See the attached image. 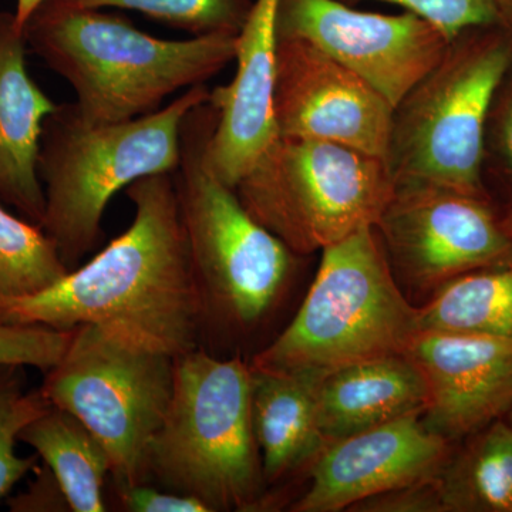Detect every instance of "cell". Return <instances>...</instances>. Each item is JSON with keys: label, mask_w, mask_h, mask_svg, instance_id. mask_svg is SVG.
Returning a JSON list of instances; mask_svg holds the SVG:
<instances>
[{"label": "cell", "mask_w": 512, "mask_h": 512, "mask_svg": "<svg viewBox=\"0 0 512 512\" xmlns=\"http://www.w3.org/2000/svg\"><path fill=\"white\" fill-rule=\"evenodd\" d=\"M124 510L131 512H210L201 501L147 483L116 488Z\"/></svg>", "instance_id": "28"}, {"label": "cell", "mask_w": 512, "mask_h": 512, "mask_svg": "<svg viewBox=\"0 0 512 512\" xmlns=\"http://www.w3.org/2000/svg\"><path fill=\"white\" fill-rule=\"evenodd\" d=\"M376 231L390 265L421 291L512 262V239L487 200L443 188L396 187Z\"/></svg>", "instance_id": "10"}, {"label": "cell", "mask_w": 512, "mask_h": 512, "mask_svg": "<svg viewBox=\"0 0 512 512\" xmlns=\"http://www.w3.org/2000/svg\"><path fill=\"white\" fill-rule=\"evenodd\" d=\"M417 316L376 228H363L323 249L295 318L249 363L318 384L345 367L406 355L419 333Z\"/></svg>", "instance_id": "5"}, {"label": "cell", "mask_w": 512, "mask_h": 512, "mask_svg": "<svg viewBox=\"0 0 512 512\" xmlns=\"http://www.w3.org/2000/svg\"><path fill=\"white\" fill-rule=\"evenodd\" d=\"M234 190L259 224L305 256L376 228L396 183L382 158L276 136Z\"/></svg>", "instance_id": "8"}, {"label": "cell", "mask_w": 512, "mask_h": 512, "mask_svg": "<svg viewBox=\"0 0 512 512\" xmlns=\"http://www.w3.org/2000/svg\"><path fill=\"white\" fill-rule=\"evenodd\" d=\"M451 443L431 433L421 413L409 414L323 448L313 458L311 485L292 505L295 512H338L437 476Z\"/></svg>", "instance_id": "14"}, {"label": "cell", "mask_w": 512, "mask_h": 512, "mask_svg": "<svg viewBox=\"0 0 512 512\" xmlns=\"http://www.w3.org/2000/svg\"><path fill=\"white\" fill-rule=\"evenodd\" d=\"M130 227L52 288L0 298V322L69 332L94 325L131 345L178 357L201 348V309L173 173L126 188Z\"/></svg>", "instance_id": "1"}, {"label": "cell", "mask_w": 512, "mask_h": 512, "mask_svg": "<svg viewBox=\"0 0 512 512\" xmlns=\"http://www.w3.org/2000/svg\"><path fill=\"white\" fill-rule=\"evenodd\" d=\"M251 365L198 348L175 359L174 392L147 450V480L208 511H249L264 487L251 417Z\"/></svg>", "instance_id": "6"}, {"label": "cell", "mask_w": 512, "mask_h": 512, "mask_svg": "<svg viewBox=\"0 0 512 512\" xmlns=\"http://www.w3.org/2000/svg\"><path fill=\"white\" fill-rule=\"evenodd\" d=\"M508 416H510V419H508V424H510L512 430V409L510 410V413H508Z\"/></svg>", "instance_id": "34"}, {"label": "cell", "mask_w": 512, "mask_h": 512, "mask_svg": "<svg viewBox=\"0 0 512 512\" xmlns=\"http://www.w3.org/2000/svg\"><path fill=\"white\" fill-rule=\"evenodd\" d=\"M393 111L382 94L318 47L278 39V136L328 141L386 161Z\"/></svg>", "instance_id": "12"}, {"label": "cell", "mask_w": 512, "mask_h": 512, "mask_svg": "<svg viewBox=\"0 0 512 512\" xmlns=\"http://www.w3.org/2000/svg\"><path fill=\"white\" fill-rule=\"evenodd\" d=\"M218 111L210 100L184 120L174 171L192 275L201 309V342L210 328L249 332L272 312L296 256L252 217L208 163Z\"/></svg>", "instance_id": "3"}, {"label": "cell", "mask_w": 512, "mask_h": 512, "mask_svg": "<svg viewBox=\"0 0 512 512\" xmlns=\"http://www.w3.org/2000/svg\"><path fill=\"white\" fill-rule=\"evenodd\" d=\"M276 37L318 47L393 109L439 64L451 42L414 13L363 12L338 0H279Z\"/></svg>", "instance_id": "11"}, {"label": "cell", "mask_w": 512, "mask_h": 512, "mask_svg": "<svg viewBox=\"0 0 512 512\" xmlns=\"http://www.w3.org/2000/svg\"><path fill=\"white\" fill-rule=\"evenodd\" d=\"M210 97L201 84L123 123H86L73 103L57 104L47 116L37 157L45 192L40 227L70 271L99 244L104 212L117 192L148 175L177 170L185 117Z\"/></svg>", "instance_id": "4"}, {"label": "cell", "mask_w": 512, "mask_h": 512, "mask_svg": "<svg viewBox=\"0 0 512 512\" xmlns=\"http://www.w3.org/2000/svg\"><path fill=\"white\" fill-rule=\"evenodd\" d=\"M9 507L16 512L70 511L59 481L47 466L37 473L25 493L10 498Z\"/></svg>", "instance_id": "29"}, {"label": "cell", "mask_w": 512, "mask_h": 512, "mask_svg": "<svg viewBox=\"0 0 512 512\" xmlns=\"http://www.w3.org/2000/svg\"><path fill=\"white\" fill-rule=\"evenodd\" d=\"M175 359L83 325L46 372L40 392L103 444L116 488L147 483V450L173 397Z\"/></svg>", "instance_id": "9"}, {"label": "cell", "mask_w": 512, "mask_h": 512, "mask_svg": "<svg viewBox=\"0 0 512 512\" xmlns=\"http://www.w3.org/2000/svg\"><path fill=\"white\" fill-rule=\"evenodd\" d=\"M46 0H18L16 3L15 19L20 28L25 26L32 13Z\"/></svg>", "instance_id": "31"}, {"label": "cell", "mask_w": 512, "mask_h": 512, "mask_svg": "<svg viewBox=\"0 0 512 512\" xmlns=\"http://www.w3.org/2000/svg\"><path fill=\"white\" fill-rule=\"evenodd\" d=\"M503 225L505 231H507V234L510 235L512 239V212L511 214H508L507 217L504 218Z\"/></svg>", "instance_id": "33"}, {"label": "cell", "mask_w": 512, "mask_h": 512, "mask_svg": "<svg viewBox=\"0 0 512 512\" xmlns=\"http://www.w3.org/2000/svg\"><path fill=\"white\" fill-rule=\"evenodd\" d=\"M25 33L15 13L0 20V201L42 224L45 192L37 173L43 124L57 104L26 67Z\"/></svg>", "instance_id": "16"}, {"label": "cell", "mask_w": 512, "mask_h": 512, "mask_svg": "<svg viewBox=\"0 0 512 512\" xmlns=\"http://www.w3.org/2000/svg\"><path fill=\"white\" fill-rule=\"evenodd\" d=\"M406 356L427 387L424 426L453 444L512 409V340L473 333L419 332Z\"/></svg>", "instance_id": "13"}, {"label": "cell", "mask_w": 512, "mask_h": 512, "mask_svg": "<svg viewBox=\"0 0 512 512\" xmlns=\"http://www.w3.org/2000/svg\"><path fill=\"white\" fill-rule=\"evenodd\" d=\"M446 512H512V430L503 419L467 437L439 473Z\"/></svg>", "instance_id": "20"}, {"label": "cell", "mask_w": 512, "mask_h": 512, "mask_svg": "<svg viewBox=\"0 0 512 512\" xmlns=\"http://www.w3.org/2000/svg\"><path fill=\"white\" fill-rule=\"evenodd\" d=\"M19 441L52 470L73 512H104L103 488L111 474L106 448L72 413L50 404L29 423Z\"/></svg>", "instance_id": "19"}, {"label": "cell", "mask_w": 512, "mask_h": 512, "mask_svg": "<svg viewBox=\"0 0 512 512\" xmlns=\"http://www.w3.org/2000/svg\"><path fill=\"white\" fill-rule=\"evenodd\" d=\"M360 512H446L439 474L417 483L373 495L353 505Z\"/></svg>", "instance_id": "27"}, {"label": "cell", "mask_w": 512, "mask_h": 512, "mask_svg": "<svg viewBox=\"0 0 512 512\" xmlns=\"http://www.w3.org/2000/svg\"><path fill=\"white\" fill-rule=\"evenodd\" d=\"M251 372L252 427L265 484L275 483L325 448L316 421V384L252 366Z\"/></svg>", "instance_id": "18"}, {"label": "cell", "mask_w": 512, "mask_h": 512, "mask_svg": "<svg viewBox=\"0 0 512 512\" xmlns=\"http://www.w3.org/2000/svg\"><path fill=\"white\" fill-rule=\"evenodd\" d=\"M419 332L473 333L512 340V262L451 279L419 308Z\"/></svg>", "instance_id": "21"}, {"label": "cell", "mask_w": 512, "mask_h": 512, "mask_svg": "<svg viewBox=\"0 0 512 512\" xmlns=\"http://www.w3.org/2000/svg\"><path fill=\"white\" fill-rule=\"evenodd\" d=\"M22 370L0 366V501L36 467L37 457L18 456L16 443L23 429L50 406L40 389H26Z\"/></svg>", "instance_id": "24"}, {"label": "cell", "mask_w": 512, "mask_h": 512, "mask_svg": "<svg viewBox=\"0 0 512 512\" xmlns=\"http://www.w3.org/2000/svg\"><path fill=\"white\" fill-rule=\"evenodd\" d=\"M353 6L362 0H338ZM400 6L441 30L448 40L470 29L500 25L497 0H377Z\"/></svg>", "instance_id": "26"}, {"label": "cell", "mask_w": 512, "mask_h": 512, "mask_svg": "<svg viewBox=\"0 0 512 512\" xmlns=\"http://www.w3.org/2000/svg\"><path fill=\"white\" fill-rule=\"evenodd\" d=\"M28 50L72 86L89 124L138 119L201 86L237 56L238 35L160 39L103 9L46 0L23 26Z\"/></svg>", "instance_id": "2"}, {"label": "cell", "mask_w": 512, "mask_h": 512, "mask_svg": "<svg viewBox=\"0 0 512 512\" xmlns=\"http://www.w3.org/2000/svg\"><path fill=\"white\" fill-rule=\"evenodd\" d=\"M52 239L39 225L0 204V298H25L69 274Z\"/></svg>", "instance_id": "22"}, {"label": "cell", "mask_w": 512, "mask_h": 512, "mask_svg": "<svg viewBox=\"0 0 512 512\" xmlns=\"http://www.w3.org/2000/svg\"><path fill=\"white\" fill-rule=\"evenodd\" d=\"M3 13L5 12H0V20H2Z\"/></svg>", "instance_id": "35"}, {"label": "cell", "mask_w": 512, "mask_h": 512, "mask_svg": "<svg viewBox=\"0 0 512 512\" xmlns=\"http://www.w3.org/2000/svg\"><path fill=\"white\" fill-rule=\"evenodd\" d=\"M316 421L323 444L423 413L427 387L406 355L345 367L316 384Z\"/></svg>", "instance_id": "17"}, {"label": "cell", "mask_w": 512, "mask_h": 512, "mask_svg": "<svg viewBox=\"0 0 512 512\" xmlns=\"http://www.w3.org/2000/svg\"><path fill=\"white\" fill-rule=\"evenodd\" d=\"M74 8L137 10L192 36L238 35L252 0H62Z\"/></svg>", "instance_id": "23"}, {"label": "cell", "mask_w": 512, "mask_h": 512, "mask_svg": "<svg viewBox=\"0 0 512 512\" xmlns=\"http://www.w3.org/2000/svg\"><path fill=\"white\" fill-rule=\"evenodd\" d=\"M72 330L0 322V366L36 367L49 372L62 359Z\"/></svg>", "instance_id": "25"}, {"label": "cell", "mask_w": 512, "mask_h": 512, "mask_svg": "<svg viewBox=\"0 0 512 512\" xmlns=\"http://www.w3.org/2000/svg\"><path fill=\"white\" fill-rule=\"evenodd\" d=\"M494 137L498 154L512 174V86L508 87L495 110Z\"/></svg>", "instance_id": "30"}, {"label": "cell", "mask_w": 512, "mask_h": 512, "mask_svg": "<svg viewBox=\"0 0 512 512\" xmlns=\"http://www.w3.org/2000/svg\"><path fill=\"white\" fill-rule=\"evenodd\" d=\"M278 3L254 0L238 33L234 79L211 92L218 119L208 144V163L231 188L278 136L274 117Z\"/></svg>", "instance_id": "15"}, {"label": "cell", "mask_w": 512, "mask_h": 512, "mask_svg": "<svg viewBox=\"0 0 512 512\" xmlns=\"http://www.w3.org/2000/svg\"><path fill=\"white\" fill-rule=\"evenodd\" d=\"M512 67V32L461 33L393 111L386 164L396 187L426 185L484 198L488 117Z\"/></svg>", "instance_id": "7"}, {"label": "cell", "mask_w": 512, "mask_h": 512, "mask_svg": "<svg viewBox=\"0 0 512 512\" xmlns=\"http://www.w3.org/2000/svg\"><path fill=\"white\" fill-rule=\"evenodd\" d=\"M498 23L512 32V0H497Z\"/></svg>", "instance_id": "32"}]
</instances>
